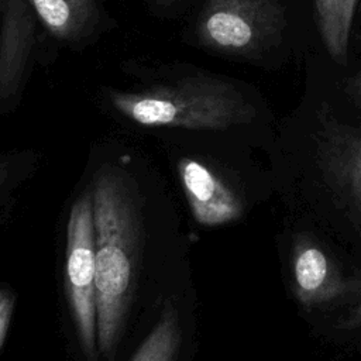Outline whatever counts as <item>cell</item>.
<instances>
[{
	"label": "cell",
	"instance_id": "6da1fadb",
	"mask_svg": "<svg viewBox=\"0 0 361 361\" xmlns=\"http://www.w3.org/2000/svg\"><path fill=\"white\" fill-rule=\"evenodd\" d=\"M93 217L96 252L97 351L114 357L134 295L140 221L130 179L116 168L94 176Z\"/></svg>",
	"mask_w": 361,
	"mask_h": 361
},
{
	"label": "cell",
	"instance_id": "7a4b0ae2",
	"mask_svg": "<svg viewBox=\"0 0 361 361\" xmlns=\"http://www.w3.org/2000/svg\"><path fill=\"white\" fill-rule=\"evenodd\" d=\"M111 109L145 127L224 130L250 121L255 111L231 83L210 78H183L137 90L109 89Z\"/></svg>",
	"mask_w": 361,
	"mask_h": 361
},
{
	"label": "cell",
	"instance_id": "3957f363",
	"mask_svg": "<svg viewBox=\"0 0 361 361\" xmlns=\"http://www.w3.org/2000/svg\"><path fill=\"white\" fill-rule=\"evenodd\" d=\"M65 282L71 314L82 353L94 361L97 351L96 252L93 193L86 189L72 204L66 226Z\"/></svg>",
	"mask_w": 361,
	"mask_h": 361
},
{
	"label": "cell",
	"instance_id": "277c9868",
	"mask_svg": "<svg viewBox=\"0 0 361 361\" xmlns=\"http://www.w3.org/2000/svg\"><path fill=\"white\" fill-rule=\"evenodd\" d=\"M285 24L279 0H207L197 20L202 45L227 55L259 54Z\"/></svg>",
	"mask_w": 361,
	"mask_h": 361
},
{
	"label": "cell",
	"instance_id": "5b68a950",
	"mask_svg": "<svg viewBox=\"0 0 361 361\" xmlns=\"http://www.w3.org/2000/svg\"><path fill=\"white\" fill-rule=\"evenodd\" d=\"M0 28V113L18 103L34 48L37 16L30 0H4Z\"/></svg>",
	"mask_w": 361,
	"mask_h": 361
},
{
	"label": "cell",
	"instance_id": "8992f818",
	"mask_svg": "<svg viewBox=\"0 0 361 361\" xmlns=\"http://www.w3.org/2000/svg\"><path fill=\"white\" fill-rule=\"evenodd\" d=\"M178 173L192 214L199 224L221 226L240 217L243 206L234 192L204 164L180 158Z\"/></svg>",
	"mask_w": 361,
	"mask_h": 361
},
{
	"label": "cell",
	"instance_id": "52a82bcc",
	"mask_svg": "<svg viewBox=\"0 0 361 361\" xmlns=\"http://www.w3.org/2000/svg\"><path fill=\"white\" fill-rule=\"evenodd\" d=\"M37 20L59 41L73 42L86 37L97 24L94 0H30Z\"/></svg>",
	"mask_w": 361,
	"mask_h": 361
},
{
	"label": "cell",
	"instance_id": "ba28073f",
	"mask_svg": "<svg viewBox=\"0 0 361 361\" xmlns=\"http://www.w3.org/2000/svg\"><path fill=\"white\" fill-rule=\"evenodd\" d=\"M316 25L331 59L345 66L354 13L360 0H313Z\"/></svg>",
	"mask_w": 361,
	"mask_h": 361
},
{
	"label": "cell",
	"instance_id": "9c48e42d",
	"mask_svg": "<svg viewBox=\"0 0 361 361\" xmlns=\"http://www.w3.org/2000/svg\"><path fill=\"white\" fill-rule=\"evenodd\" d=\"M180 344V316L175 302L169 299L131 361H178Z\"/></svg>",
	"mask_w": 361,
	"mask_h": 361
},
{
	"label": "cell",
	"instance_id": "30bf717a",
	"mask_svg": "<svg viewBox=\"0 0 361 361\" xmlns=\"http://www.w3.org/2000/svg\"><path fill=\"white\" fill-rule=\"evenodd\" d=\"M329 264L324 254L313 247L299 252L295 261V279L306 293H314L326 282Z\"/></svg>",
	"mask_w": 361,
	"mask_h": 361
},
{
	"label": "cell",
	"instance_id": "8fae6325",
	"mask_svg": "<svg viewBox=\"0 0 361 361\" xmlns=\"http://www.w3.org/2000/svg\"><path fill=\"white\" fill-rule=\"evenodd\" d=\"M13 306H14V296L6 289H0V347L7 334L10 317L13 313Z\"/></svg>",
	"mask_w": 361,
	"mask_h": 361
},
{
	"label": "cell",
	"instance_id": "7c38bea8",
	"mask_svg": "<svg viewBox=\"0 0 361 361\" xmlns=\"http://www.w3.org/2000/svg\"><path fill=\"white\" fill-rule=\"evenodd\" d=\"M13 161L8 157H0V195L4 192L11 176Z\"/></svg>",
	"mask_w": 361,
	"mask_h": 361
},
{
	"label": "cell",
	"instance_id": "4fadbf2b",
	"mask_svg": "<svg viewBox=\"0 0 361 361\" xmlns=\"http://www.w3.org/2000/svg\"><path fill=\"white\" fill-rule=\"evenodd\" d=\"M158 1H161V3H165V4H168V3H173V1H178V0H158Z\"/></svg>",
	"mask_w": 361,
	"mask_h": 361
},
{
	"label": "cell",
	"instance_id": "5bb4252c",
	"mask_svg": "<svg viewBox=\"0 0 361 361\" xmlns=\"http://www.w3.org/2000/svg\"><path fill=\"white\" fill-rule=\"evenodd\" d=\"M3 4H4V0H0V11L3 10Z\"/></svg>",
	"mask_w": 361,
	"mask_h": 361
}]
</instances>
